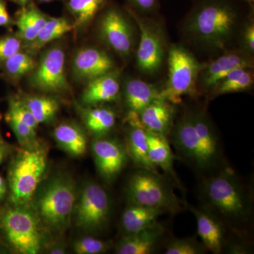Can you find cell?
<instances>
[{"instance_id": "6da1fadb", "label": "cell", "mask_w": 254, "mask_h": 254, "mask_svg": "<svg viewBox=\"0 0 254 254\" xmlns=\"http://www.w3.org/2000/svg\"><path fill=\"white\" fill-rule=\"evenodd\" d=\"M250 5L242 0H195L185 18V35L200 47L225 50L236 36Z\"/></svg>"}, {"instance_id": "7a4b0ae2", "label": "cell", "mask_w": 254, "mask_h": 254, "mask_svg": "<svg viewBox=\"0 0 254 254\" xmlns=\"http://www.w3.org/2000/svg\"><path fill=\"white\" fill-rule=\"evenodd\" d=\"M170 133L178 155L197 170H211L218 165L221 147L218 135L208 117L200 110H188Z\"/></svg>"}, {"instance_id": "3957f363", "label": "cell", "mask_w": 254, "mask_h": 254, "mask_svg": "<svg viewBox=\"0 0 254 254\" xmlns=\"http://www.w3.org/2000/svg\"><path fill=\"white\" fill-rule=\"evenodd\" d=\"M207 210L232 226H241L250 220L252 199L235 172L222 170L203 184L202 190Z\"/></svg>"}, {"instance_id": "277c9868", "label": "cell", "mask_w": 254, "mask_h": 254, "mask_svg": "<svg viewBox=\"0 0 254 254\" xmlns=\"http://www.w3.org/2000/svg\"><path fill=\"white\" fill-rule=\"evenodd\" d=\"M47 168L48 154L41 145L23 148L15 155L8 172L11 205L28 207L46 175Z\"/></svg>"}, {"instance_id": "5b68a950", "label": "cell", "mask_w": 254, "mask_h": 254, "mask_svg": "<svg viewBox=\"0 0 254 254\" xmlns=\"http://www.w3.org/2000/svg\"><path fill=\"white\" fill-rule=\"evenodd\" d=\"M76 200L74 182L65 175L53 177L37 197V216L51 231H64L72 219Z\"/></svg>"}, {"instance_id": "8992f818", "label": "cell", "mask_w": 254, "mask_h": 254, "mask_svg": "<svg viewBox=\"0 0 254 254\" xmlns=\"http://www.w3.org/2000/svg\"><path fill=\"white\" fill-rule=\"evenodd\" d=\"M40 220L29 207L11 205L0 210V232L16 253L37 254L43 246Z\"/></svg>"}, {"instance_id": "52a82bcc", "label": "cell", "mask_w": 254, "mask_h": 254, "mask_svg": "<svg viewBox=\"0 0 254 254\" xmlns=\"http://www.w3.org/2000/svg\"><path fill=\"white\" fill-rule=\"evenodd\" d=\"M130 204L162 209L171 213H178L184 202L175 194L168 180L158 172L139 168L133 174L127 187Z\"/></svg>"}, {"instance_id": "ba28073f", "label": "cell", "mask_w": 254, "mask_h": 254, "mask_svg": "<svg viewBox=\"0 0 254 254\" xmlns=\"http://www.w3.org/2000/svg\"><path fill=\"white\" fill-rule=\"evenodd\" d=\"M168 80L160 91V98L178 103L182 96L194 94L202 66L193 55L181 46L169 50Z\"/></svg>"}, {"instance_id": "9c48e42d", "label": "cell", "mask_w": 254, "mask_h": 254, "mask_svg": "<svg viewBox=\"0 0 254 254\" xmlns=\"http://www.w3.org/2000/svg\"><path fill=\"white\" fill-rule=\"evenodd\" d=\"M111 200L103 187L94 182L86 183L82 188L73 208L75 225L86 232L103 230L109 221Z\"/></svg>"}, {"instance_id": "30bf717a", "label": "cell", "mask_w": 254, "mask_h": 254, "mask_svg": "<svg viewBox=\"0 0 254 254\" xmlns=\"http://www.w3.org/2000/svg\"><path fill=\"white\" fill-rule=\"evenodd\" d=\"M131 14L140 29L137 65L143 73H154L161 66L165 53L161 31L152 23L153 21L140 17L133 11Z\"/></svg>"}, {"instance_id": "8fae6325", "label": "cell", "mask_w": 254, "mask_h": 254, "mask_svg": "<svg viewBox=\"0 0 254 254\" xmlns=\"http://www.w3.org/2000/svg\"><path fill=\"white\" fill-rule=\"evenodd\" d=\"M64 65L65 55L61 48L47 50L32 76V84L37 89L46 93L64 91L68 87Z\"/></svg>"}, {"instance_id": "7c38bea8", "label": "cell", "mask_w": 254, "mask_h": 254, "mask_svg": "<svg viewBox=\"0 0 254 254\" xmlns=\"http://www.w3.org/2000/svg\"><path fill=\"white\" fill-rule=\"evenodd\" d=\"M100 36L103 41L122 56L131 54L134 45L131 25L120 10L110 8L102 16Z\"/></svg>"}, {"instance_id": "4fadbf2b", "label": "cell", "mask_w": 254, "mask_h": 254, "mask_svg": "<svg viewBox=\"0 0 254 254\" xmlns=\"http://www.w3.org/2000/svg\"><path fill=\"white\" fill-rule=\"evenodd\" d=\"M91 150L98 173L108 182L118 176L128 161L127 148L115 139H95Z\"/></svg>"}, {"instance_id": "5bb4252c", "label": "cell", "mask_w": 254, "mask_h": 254, "mask_svg": "<svg viewBox=\"0 0 254 254\" xmlns=\"http://www.w3.org/2000/svg\"><path fill=\"white\" fill-rule=\"evenodd\" d=\"M240 67H252L250 55L244 50H230L202 67L198 83L204 89L213 91L227 74Z\"/></svg>"}, {"instance_id": "9a60e30c", "label": "cell", "mask_w": 254, "mask_h": 254, "mask_svg": "<svg viewBox=\"0 0 254 254\" xmlns=\"http://www.w3.org/2000/svg\"><path fill=\"white\" fill-rule=\"evenodd\" d=\"M73 71L78 78L91 80L111 72L114 63L103 50L96 48H83L73 59Z\"/></svg>"}, {"instance_id": "2e32d148", "label": "cell", "mask_w": 254, "mask_h": 254, "mask_svg": "<svg viewBox=\"0 0 254 254\" xmlns=\"http://www.w3.org/2000/svg\"><path fill=\"white\" fill-rule=\"evenodd\" d=\"M175 115L173 103L158 98L142 110L138 120L141 126L148 131L167 136L173 128Z\"/></svg>"}, {"instance_id": "e0dca14e", "label": "cell", "mask_w": 254, "mask_h": 254, "mask_svg": "<svg viewBox=\"0 0 254 254\" xmlns=\"http://www.w3.org/2000/svg\"><path fill=\"white\" fill-rule=\"evenodd\" d=\"M197 223V232L207 250L218 254L225 247L223 222L206 209L191 208Z\"/></svg>"}, {"instance_id": "ac0fdd59", "label": "cell", "mask_w": 254, "mask_h": 254, "mask_svg": "<svg viewBox=\"0 0 254 254\" xmlns=\"http://www.w3.org/2000/svg\"><path fill=\"white\" fill-rule=\"evenodd\" d=\"M164 235L159 223L136 232L126 235L116 247L118 254H150L155 252Z\"/></svg>"}, {"instance_id": "d6986e66", "label": "cell", "mask_w": 254, "mask_h": 254, "mask_svg": "<svg viewBox=\"0 0 254 254\" xmlns=\"http://www.w3.org/2000/svg\"><path fill=\"white\" fill-rule=\"evenodd\" d=\"M148 156L155 168H160L173 181L177 187L182 185L174 169V155L166 136L147 130Z\"/></svg>"}, {"instance_id": "ffe728a7", "label": "cell", "mask_w": 254, "mask_h": 254, "mask_svg": "<svg viewBox=\"0 0 254 254\" xmlns=\"http://www.w3.org/2000/svg\"><path fill=\"white\" fill-rule=\"evenodd\" d=\"M120 84L118 76L110 72L92 79L82 94V103L87 106L113 101L118 98Z\"/></svg>"}, {"instance_id": "44dd1931", "label": "cell", "mask_w": 254, "mask_h": 254, "mask_svg": "<svg viewBox=\"0 0 254 254\" xmlns=\"http://www.w3.org/2000/svg\"><path fill=\"white\" fill-rule=\"evenodd\" d=\"M125 98L128 115H137L152 102L160 98V91L155 86L138 78H133L126 83Z\"/></svg>"}, {"instance_id": "7402d4cb", "label": "cell", "mask_w": 254, "mask_h": 254, "mask_svg": "<svg viewBox=\"0 0 254 254\" xmlns=\"http://www.w3.org/2000/svg\"><path fill=\"white\" fill-rule=\"evenodd\" d=\"M165 213L160 208L130 204L122 215V226L127 235L136 233L158 223L159 217Z\"/></svg>"}, {"instance_id": "603a6c76", "label": "cell", "mask_w": 254, "mask_h": 254, "mask_svg": "<svg viewBox=\"0 0 254 254\" xmlns=\"http://www.w3.org/2000/svg\"><path fill=\"white\" fill-rule=\"evenodd\" d=\"M53 136L58 146L73 157L85 154L87 148V138L84 131L77 125L63 123L55 128Z\"/></svg>"}, {"instance_id": "cb8c5ba5", "label": "cell", "mask_w": 254, "mask_h": 254, "mask_svg": "<svg viewBox=\"0 0 254 254\" xmlns=\"http://www.w3.org/2000/svg\"><path fill=\"white\" fill-rule=\"evenodd\" d=\"M131 128L127 135V150L128 157L138 168L157 171L148 156L147 130L140 124L130 125Z\"/></svg>"}, {"instance_id": "d4e9b609", "label": "cell", "mask_w": 254, "mask_h": 254, "mask_svg": "<svg viewBox=\"0 0 254 254\" xmlns=\"http://www.w3.org/2000/svg\"><path fill=\"white\" fill-rule=\"evenodd\" d=\"M48 20V18L33 5L23 8L18 14L16 21L20 37L31 43L36 39Z\"/></svg>"}, {"instance_id": "484cf974", "label": "cell", "mask_w": 254, "mask_h": 254, "mask_svg": "<svg viewBox=\"0 0 254 254\" xmlns=\"http://www.w3.org/2000/svg\"><path fill=\"white\" fill-rule=\"evenodd\" d=\"M253 83L254 76L252 68H237L219 82L213 88V92L214 94L218 96L245 91L251 88Z\"/></svg>"}, {"instance_id": "4316f807", "label": "cell", "mask_w": 254, "mask_h": 254, "mask_svg": "<svg viewBox=\"0 0 254 254\" xmlns=\"http://www.w3.org/2000/svg\"><path fill=\"white\" fill-rule=\"evenodd\" d=\"M84 121L90 131L98 136L109 132L116 123V115L113 110L106 108H96L87 110Z\"/></svg>"}, {"instance_id": "83f0119b", "label": "cell", "mask_w": 254, "mask_h": 254, "mask_svg": "<svg viewBox=\"0 0 254 254\" xmlns=\"http://www.w3.org/2000/svg\"><path fill=\"white\" fill-rule=\"evenodd\" d=\"M73 26L64 18H48V21L34 41L31 42V48L33 50L40 49L54 40L67 33L73 29Z\"/></svg>"}, {"instance_id": "f1b7e54d", "label": "cell", "mask_w": 254, "mask_h": 254, "mask_svg": "<svg viewBox=\"0 0 254 254\" xmlns=\"http://www.w3.org/2000/svg\"><path fill=\"white\" fill-rule=\"evenodd\" d=\"M108 0H68L67 6L74 18L75 26L88 24Z\"/></svg>"}, {"instance_id": "f546056e", "label": "cell", "mask_w": 254, "mask_h": 254, "mask_svg": "<svg viewBox=\"0 0 254 254\" xmlns=\"http://www.w3.org/2000/svg\"><path fill=\"white\" fill-rule=\"evenodd\" d=\"M23 101L39 124L51 122L59 110L58 102L50 97L31 96Z\"/></svg>"}, {"instance_id": "4dcf8cb0", "label": "cell", "mask_w": 254, "mask_h": 254, "mask_svg": "<svg viewBox=\"0 0 254 254\" xmlns=\"http://www.w3.org/2000/svg\"><path fill=\"white\" fill-rule=\"evenodd\" d=\"M4 63L8 74L16 78L27 74L35 68V61L33 58L29 55L20 51Z\"/></svg>"}, {"instance_id": "1f68e13d", "label": "cell", "mask_w": 254, "mask_h": 254, "mask_svg": "<svg viewBox=\"0 0 254 254\" xmlns=\"http://www.w3.org/2000/svg\"><path fill=\"white\" fill-rule=\"evenodd\" d=\"M5 120L11 127L17 138L18 143L23 148H28L38 145L36 138V130L22 123L17 119L6 115Z\"/></svg>"}, {"instance_id": "d6a6232c", "label": "cell", "mask_w": 254, "mask_h": 254, "mask_svg": "<svg viewBox=\"0 0 254 254\" xmlns=\"http://www.w3.org/2000/svg\"><path fill=\"white\" fill-rule=\"evenodd\" d=\"M207 250L203 243L193 238L175 239L167 245L164 253L166 254H202Z\"/></svg>"}, {"instance_id": "836d02e7", "label": "cell", "mask_w": 254, "mask_h": 254, "mask_svg": "<svg viewBox=\"0 0 254 254\" xmlns=\"http://www.w3.org/2000/svg\"><path fill=\"white\" fill-rule=\"evenodd\" d=\"M110 248V243L93 237H82L73 245V251L78 254H103Z\"/></svg>"}, {"instance_id": "e575fe53", "label": "cell", "mask_w": 254, "mask_h": 254, "mask_svg": "<svg viewBox=\"0 0 254 254\" xmlns=\"http://www.w3.org/2000/svg\"><path fill=\"white\" fill-rule=\"evenodd\" d=\"M6 115L17 119L36 130L39 125V123L34 118L31 112L28 110L22 100L16 99V98L10 99L8 111Z\"/></svg>"}, {"instance_id": "d590c367", "label": "cell", "mask_w": 254, "mask_h": 254, "mask_svg": "<svg viewBox=\"0 0 254 254\" xmlns=\"http://www.w3.org/2000/svg\"><path fill=\"white\" fill-rule=\"evenodd\" d=\"M21 41L13 36L0 38V62L6 60L17 53L21 49Z\"/></svg>"}, {"instance_id": "8d00e7d4", "label": "cell", "mask_w": 254, "mask_h": 254, "mask_svg": "<svg viewBox=\"0 0 254 254\" xmlns=\"http://www.w3.org/2000/svg\"><path fill=\"white\" fill-rule=\"evenodd\" d=\"M248 23L242 31V41L244 50L252 54L254 51V25L252 21Z\"/></svg>"}, {"instance_id": "74e56055", "label": "cell", "mask_w": 254, "mask_h": 254, "mask_svg": "<svg viewBox=\"0 0 254 254\" xmlns=\"http://www.w3.org/2000/svg\"><path fill=\"white\" fill-rule=\"evenodd\" d=\"M133 6L143 14L153 12L158 8L159 0H129Z\"/></svg>"}, {"instance_id": "f35d334b", "label": "cell", "mask_w": 254, "mask_h": 254, "mask_svg": "<svg viewBox=\"0 0 254 254\" xmlns=\"http://www.w3.org/2000/svg\"><path fill=\"white\" fill-rule=\"evenodd\" d=\"M11 22V18L6 9L4 0H0V26H6Z\"/></svg>"}, {"instance_id": "ab89813d", "label": "cell", "mask_w": 254, "mask_h": 254, "mask_svg": "<svg viewBox=\"0 0 254 254\" xmlns=\"http://www.w3.org/2000/svg\"><path fill=\"white\" fill-rule=\"evenodd\" d=\"M7 188H6V182L1 175H0V201H1L6 195Z\"/></svg>"}, {"instance_id": "60d3db41", "label": "cell", "mask_w": 254, "mask_h": 254, "mask_svg": "<svg viewBox=\"0 0 254 254\" xmlns=\"http://www.w3.org/2000/svg\"><path fill=\"white\" fill-rule=\"evenodd\" d=\"M6 155V148L2 145H0V165L4 161L5 157Z\"/></svg>"}, {"instance_id": "b9f144b4", "label": "cell", "mask_w": 254, "mask_h": 254, "mask_svg": "<svg viewBox=\"0 0 254 254\" xmlns=\"http://www.w3.org/2000/svg\"><path fill=\"white\" fill-rule=\"evenodd\" d=\"M49 254H65V251L62 247H53L50 250Z\"/></svg>"}, {"instance_id": "7bdbcfd3", "label": "cell", "mask_w": 254, "mask_h": 254, "mask_svg": "<svg viewBox=\"0 0 254 254\" xmlns=\"http://www.w3.org/2000/svg\"><path fill=\"white\" fill-rule=\"evenodd\" d=\"M14 1L17 2L18 4L21 5V6H25L27 4L28 1H29V0H14Z\"/></svg>"}, {"instance_id": "ee69618b", "label": "cell", "mask_w": 254, "mask_h": 254, "mask_svg": "<svg viewBox=\"0 0 254 254\" xmlns=\"http://www.w3.org/2000/svg\"><path fill=\"white\" fill-rule=\"evenodd\" d=\"M242 1H245L246 2L249 3V4H252V3L254 2V0H242Z\"/></svg>"}, {"instance_id": "f6af8a7d", "label": "cell", "mask_w": 254, "mask_h": 254, "mask_svg": "<svg viewBox=\"0 0 254 254\" xmlns=\"http://www.w3.org/2000/svg\"><path fill=\"white\" fill-rule=\"evenodd\" d=\"M42 2H50V1H55V0H39Z\"/></svg>"}, {"instance_id": "bcb514c9", "label": "cell", "mask_w": 254, "mask_h": 254, "mask_svg": "<svg viewBox=\"0 0 254 254\" xmlns=\"http://www.w3.org/2000/svg\"><path fill=\"white\" fill-rule=\"evenodd\" d=\"M0 145H1V140H0Z\"/></svg>"}]
</instances>
